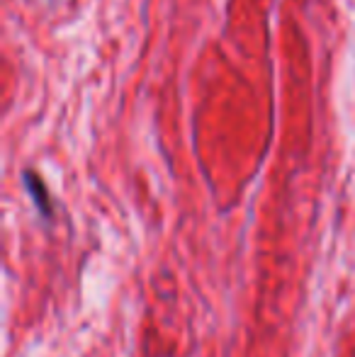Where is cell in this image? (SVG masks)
<instances>
[{
	"instance_id": "obj_1",
	"label": "cell",
	"mask_w": 355,
	"mask_h": 357,
	"mask_svg": "<svg viewBox=\"0 0 355 357\" xmlns=\"http://www.w3.org/2000/svg\"><path fill=\"white\" fill-rule=\"evenodd\" d=\"M22 183H24L27 195L32 197L34 207L39 209V214H42L44 219H49V216H52V197H49V190H47V185H44L42 175L27 168L22 173Z\"/></svg>"
}]
</instances>
